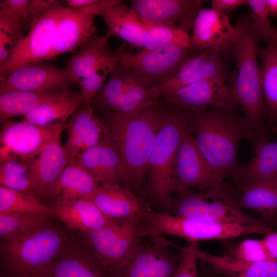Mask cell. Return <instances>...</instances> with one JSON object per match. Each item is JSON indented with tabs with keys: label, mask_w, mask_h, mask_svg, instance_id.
Wrapping results in <instances>:
<instances>
[{
	"label": "cell",
	"mask_w": 277,
	"mask_h": 277,
	"mask_svg": "<svg viewBox=\"0 0 277 277\" xmlns=\"http://www.w3.org/2000/svg\"><path fill=\"white\" fill-rule=\"evenodd\" d=\"M167 110L155 101L133 115L102 111L100 118L105 137L122 160L128 173L127 188L138 190L148 173L149 161L157 133Z\"/></svg>",
	"instance_id": "obj_1"
},
{
	"label": "cell",
	"mask_w": 277,
	"mask_h": 277,
	"mask_svg": "<svg viewBox=\"0 0 277 277\" xmlns=\"http://www.w3.org/2000/svg\"><path fill=\"white\" fill-rule=\"evenodd\" d=\"M188 125L200 151L220 183L236 167L240 141L251 143L254 131L245 118L232 108H209L188 113Z\"/></svg>",
	"instance_id": "obj_2"
},
{
	"label": "cell",
	"mask_w": 277,
	"mask_h": 277,
	"mask_svg": "<svg viewBox=\"0 0 277 277\" xmlns=\"http://www.w3.org/2000/svg\"><path fill=\"white\" fill-rule=\"evenodd\" d=\"M236 26L239 36L230 51L236 60L238 69L232 86L235 98L236 104L242 106L245 119L253 130L256 132L265 131L264 124L267 114L258 61L261 39L250 15L239 18Z\"/></svg>",
	"instance_id": "obj_3"
},
{
	"label": "cell",
	"mask_w": 277,
	"mask_h": 277,
	"mask_svg": "<svg viewBox=\"0 0 277 277\" xmlns=\"http://www.w3.org/2000/svg\"><path fill=\"white\" fill-rule=\"evenodd\" d=\"M188 115L180 109L167 110L152 150L144 193L146 201L159 212L170 213L175 191L177 152L188 126Z\"/></svg>",
	"instance_id": "obj_4"
},
{
	"label": "cell",
	"mask_w": 277,
	"mask_h": 277,
	"mask_svg": "<svg viewBox=\"0 0 277 277\" xmlns=\"http://www.w3.org/2000/svg\"><path fill=\"white\" fill-rule=\"evenodd\" d=\"M68 232L51 222L1 241V277H39L63 251Z\"/></svg>",
	"instance_id": "obj_5"
},
{
	"label": "cell",
	"mask_w": 277,
	"mask_h": 277,
	"mask_svg": "<svg viewBox=\"0 0 277 277\" xmlns=\"http://www.w3.org/2000/svg\"><path fill=\"white\" fill-rule=\"evenodd\" d=\"M271 226H247L194 217H181L151 210L144 221L145 237L170 235L188 241L226 240L250 234H266Z\"/></svg>",
	"instance_id": "obj_6"
},
{
	"label": "cell",
	"mask_w": 277,
	"mask_h": 277,
	"mask_svg": "<svg viewBox=\"0 0 277 277\" xmlns=\"http://www.w3.org/2000/svg\"><path fill=\"white\" fill-rule=\"evenodd\" d=\"M175 193L169 214L247 226H271L262 218L250 215L241 209L223 183L199 192L187 189Z\"/></svg>",
	"instance_id": "obj_7"
},
{
	"label": "cell",
	"mask_w": 277,
	"mask_h": 277,
	"mask_svg": "<svg viewBox=\"0 0 277 277\" xmlns=\"http://www.w3.org/2000/svg\"><path fill=\"white\" fill-rule=\"evenodd\" d=\"M143 224L142 221L113 219L104 226L77 232L110 272L134 253L144 238Z\"/></svg>",
	"instance_id": "obj_8"
},
{
	"label": "cell",
	"mask_w": 277,
	"mask_h": 277,
	"mask_svg": "<svg viewBox=\"0 0 277 277\" xmlns=\"http://www.w3.org/2000/svg\"><path fill=\"white\" fill-rule=\"evenodd\" d=\"M65 7L60 1H55L30 23L28 33L14 47L6 65L0 70V76L24 66L47 61Z\"/></svg>",
	"instance_id": "obj_9"
},
{
	"label": "cell",
	"mask_w": 277,
	"mask_h": 277,
	"mask_svg": "<svg viewBox=\"0 0 277 277\" xmlns=\"http://www.w3.org/2000/svg\"><path fill=\"white\" fill-rule=\"evenodd\" d=\"M63 123L46 126L9 120L0 133V162L12 159L27 163L64 130Z\"/></svg>",
	"instance_id": "obj_10"
},
{
	"label": "cell",
	"mask_w": 277,
	"mask_h": 277,
	"mask_svg": "<svg viewBox=\"0 0 277 277\" xmlns=\"http://www.w3.org/2000/svg\"><path fill=\"white\" fill-rule=\"evenodd\" d=\"M190 49L168 45L131 53L125 51L123 45L117 50L118 63L152 86L174 74L190 57Z\"/></svg>",
	"instance_id": "obj_11"
},
{
	"label": "cell",
	"mask_w": 277,
	"mask_h": 277,
	"mask_svg": "<svg viewBox=\"0 0 277 277\" xmlns=\"http://www.w3.org/2000/svg\"><path fill=\"white\" fill-rule=\"evenodd\" d=\"M39 277H112L78 232H68L60 255Z\"/></svg>",
	"instance_id": "obj_12"
},
{
	"label": "cell",
	"mask_w": 277,
	"mask_h": 277,
	"mask_svg": "<svg viewBox=\"0 0 277 277\" xmlns=\"http://www.w3.org/2000/svg\"><path fill=\"white\" fill-rule=\"evenodd\" d=\"M163 96L167 103L189 113L209 108H232L236 104L233 87L225 77L205 79Z\"/></svg>",
	"instance_id": "obj_13"
},
{
	"label": "cell",
	"mask_w": 277,
	"mask_h": 277,
	"mask_svg": "<svg viewBox=\"0 0 277 277\" xmlns=\"http://www.w3.org/2000/svg\"><path fill=\"white\" fill-rule=\"evenodd\" d=\"M73 84L65 67L59 68L42 61L24 66L0 76V93L10 90L69 91Z\"/></svg>",
	"instance_id": "obj_14"
},
{
	"label": "cell",
	"mask_w": 277,
	"mask_h": 277,
	"mask_svg": "<svg viewBox=\"0 0 277 277\" xmlns=\"http://www.w3.org/2000/svg\"><path fill=\"white\" fill-rule=\"evenodd\" d=\"M220 183L197 147L188 125L177 152L174 191L192 187L203 191Z\"/></svg>",
	"instance_id": "obj_15"
},
{
	"label": "cell",
	"mask_w": 277,
	"mask_h": 277,
	"mask_svg": "<svg viewBox=\"0 0 277 277\" xmlns=\"http://www.w3.org/2000/svg\"><path fill=\"white\" fill-rule=\"evenodd\" d=\"M192 47L220 54L230 51L238 36L239 28L233 27L225 13L212 8L200 9L192 26Z\"/></svg>",
	"instance_id": "obj_16"
},
{
	"label": "cell",
	"mask_w": 277,
	"mask_h": 277,
	"mask_svg": "<svg viewBox=\"0 0 277 277\" xmlns=\"http://www.w3.org/2000/svg\"><path fill=\"white\" fill-rule=\"evenodd\" d=\"M97 15L93 9H75L65 6L47 61L54 60L63 53L74 52L95 37L94 18Z\"/></svg>",
	"instance_id": "obj_17"
},
{
	"label": "cell",
	"mask_w": 277,
	"mask_h": 277,
	"mask_svg": "<svg viewBox=\"0 0 277 277\" xmlns=\"http://www.w3.org/2000/svg\"><path fill=\"white\" fill-rule=\"evenodd\" d=\"M212 77H225L220 54L204 51L190 56L171 76L160 83L151 86L152 98L172 93L195 82Z\"/></svg>",
	"instance_id": "obj_18"
},
{
	"label": "cell",
	"mask_w": 277,
	"mask_h": 277,
	"mask_svg": "<svg viewBox=\"0 0 277 277\" xmlns=\"http://www.w3.org/2000/svg\"><path fill=\"white\" fill-rule=\"evenodd\" d=\"M92 201L108 217L144 221L152 206L127 187L102 184Z\"/></svg>",
	"instance_id": "obj_19"
},
{
	"label": "cell",
	"mask_w": 277,
	"mask_h": 277,
	"mask_svg": "<svg viewBox=\"0 0 277 277\" xmlns=\"http://www.w3.org/2000/svg\"><path fill=\"white\" fill-rule=\"evenodd\" d=\"M202 3L197 0H134L131 8L143 20L174 24L188 33Z\"/></svg>",
	"instance_id": "obj_20"
},
{
	"label": "cell",
	"mask_w": 277,
	"mask_h": 277,
	"mask_svg": "<svg viewBox=\"0 0 277 277\" xmlns=\"http://www.w3.org/2000/svg\"><path fill=\"white\" fill-rule=\"evenodd\" d=\"M74 162L86 169L102 184L127 183L128 173L118 152L105 137L85 150Z\"/></svg>",
	"instance_id": "obj_21"
},
{
	"label": "cell",
	"mask_w": 277,
	"mask_h": 277,
	"mask_svg": "<svg viewBox=\"0 0 277 277\" xmlns=\"http://www.w3.org/2000/svg\"><path fill=\"white\" fill-rule=\"evenodd\" d=\"M60 138L58 135L28 163L34 195L44 203L49 189L70 161Z\"/></svg>",
	"instance_id": "obj_22"
},
{
	"label": "cell",
	"mask_w": 277,
	"mask_h": 277,
	"mask_svg": "<svg viewBox=\"0 0 277 277\" xmlns=\"http://www.w3.org/2000/svg\"><path fill=\"white\" fill-rule=\"evenodd\" d=\"M67 137L63 145L69 160L75 159L105 136V130L100 117L91 107L80 106L64 125Z\"/></svg>",
	"instance_id": "obj_23"
},
{
	"label": "cell",
	"mask_w": 277,
	"mask_h": 277,
	"mask_svg": "<svg viewBox=\"0 0 277 277\" xmlns=\"http://www.w3.org/2000/svg\"><path fill=\"white\" fill-rule=\"evenodd\" d=\"M107 34L94 37L68 59L65 67L74 83L80 84L86 78L99 69L118 63L117 50L109 47Z\"/></svg>",
	"instance_id": "obj_24"
},
{
	"label": "cell",
	"mask_w": 277,
	"mask_h": 277,
	"mask_svg": "<svg viewBox=\"0 0 277 277\" xmlns=\"http://www.w3.org/2000/svg\"><path fill=\"white\" fill-rule=\"evenodd\" d=\"M251 143L254 151L250 161L232 172L239 187L277 178V142H270L267 132H261Z\"/></svg>",
	"instance_id": "obj_25"
},
{
	"label": "cell",
	"mask_w": 277,
	"mask_h": 277,
	"mask_svg": "<svg viewBox=\"0 0 277 277\" xmlns=\"http://www.w3.org/2000/svg\"><path fill=\"white\" fill-rule=\"evenodd\" d=\"M101 184L86 169L69 161L49 189L45 202L53 204L66 200L92 201Z\"/></svg>",
	"instance_id": "obj_26"
},
{
	"label": "cell",
	"mask_w": 277,
	"mask_h": 277,
	"mask_svg": "<svg viewBox=\"0 0 277 277\" xmlns=\"http://www.w3.org/2000/svg\"><path fill=\"white\" fill-rule=\"evenodd\" d=\"M52 207L54 216L69 228L78 232H85L104 226L113 219L106 216L90 200H66L57 201Z\"/></svg>",
	"instance_id": "obj_27"
},
{
	"label": "cell",
	"mask_w": 277,
	"mask_h": 277,
	"mask_svg": "<svg viewBox=\"0 0 277 277\" xmlns=\"http://www.w3.org/2000/svg\"><path fill=\"white\" fill-rule=\"evenodd\" d=\"M110 37L115 36L131 45L143 48L146 35L144 24L138 15L122 1L108 7L100 15Z\"/></svg>",
	"instance_id": "obj_28"
},
{
	"label": "cell",
	"mask_w": 277,
	"mask_h": 277,
	"mask_svg": "<svg viewBox=\"0 0 277 277\" xmlns=\"http://www.w3.org/2000/svg\"><path fill=\"white\" fill-rule=\"evenodd\" d=\"M66 91L34 92L10 90L0 93V120L4 122L11 118L24 116L40 105L62 98Z\"/></svg>",
	"instance_id": "obj_29"
},
{
	"label": "cell",
	"mask_w": 277,
	"mask_h": 277,
	"mask_svg": "<svg viewBox=\"0 0 277 277\" xmlns=\"http://www.w3.org/2000/svg\"><path fill=\"white\" fill-rule=\"evenodd\" d=\"M239 188L241 196L235 199L241 209L254 210L268 222L277 215V178Z\"/></svg>",
	"instance_id": "obj_30"
},
{
	"label": "cell",
	"mask_w": 277,
	"mask_h": 277,
	"mask_svg": "<svg viewBox=\"0 0 277 277\" xmlns=\"http://www.w3.org/2000/svg\"><path fill=\"white\" fill-rule=\"evenodd\" d=\"M260 80L270 125L277 122V41L272 36L260 51Z\"/></svg>",
	"instance_id": "obj_31"
},
{
	"label": "cell",
	"mask_w": 277,
	"mask_h": 277,
	"mask_svg": "<svg viewBox=\"0 0 277 277\" xmlns=\"http://www.w3.org/2000/svg\"><path fill=\"white\" fill-rule=\"evenodd\" d=\"M83 102L82 91L43 103L24 116L23 121L46 126L65 123Z\"/></svg>",
	"instance_id": "obj_32"
},
{
	"label": "cell",
	"mask_w": 277,
	"mask_h": 277,
	"mask_svg": "<svg viewBox=\"0 0 277 277\" xmlns=\"http://www.w3.org/2000/svg\"><path fill=\"white\" fill-rule=\"evenodd\" d=\"M208 263L217 272L226 277H277V261L243 263L224 256L211 255Z\"/></svg>",
	"instance_id": "obj_33"
},
{
	"label": "cell",
	"mask_w": 277,
	"mask_h": 277,
	"mask_svg": "<svg viewBox=\"0 0 277 277\" xmlns=\"http://www.w3.org/2000/svg\"><path fill=\"white\" fill-rule=\"evenodd\" d=\"M142 20L146 29L144 50H150L168 45L192 48L191 37L188 33L179 26L172 24Z\"/></svg>",
	"instance_id": "obj_34"
},
{
	"label": "cell",
	"mask_w": 277,
	"mask_h": 277,
	"mask_svg": "<svg viewBox=\"0 0 277 277\" xmlns=\"http://www.w3.org/2000/svg\"><path fill=\"white\" fill-rule=\"evenodd\" d=\"M52 216L34 213H0L1 241L15 239L49 223Z\"/></svg>",
	"instance_id": "obj_35"
},
{
	"label": "cell",
	"mask_w": 277,
	"mask_h": 277,
	"mask_svg": "<svg viewBox=\"0 0 277 277\" xmlns=\"http://www.w3.org/2000/svg\"><path fill=\"white\" fill-rule=\"evenodd\" d=\"M151 86L141 77L129 71L124 91L115 111L133 115L142 111L156 100L150 95Z\"/></svg>",
	"instance_id": "obj_36"
},
{
	"label": "cell",
	"mask_w": 277,
	"mask_h": 277,
	"mask_svg": "<svg viewBox=\"0 0 277 277\" xmlns=\"http://www.w3.org/2000/svg\"><path fill=\"white\" fill-rule=\"evenodd\" d=\"M16 212L54 216L52 207L44 203L35 195L0 186V213Z\"/></svg>",
	"instance_id": "obj_37"
},
{
	"label": "cell",
	"mask_w": 277,
	"mask_h": 277,
	"mask_svg": "<svg viewBox=\"0 0 277 277\" xmlns=\"http://www.w3.org/2000/svg\"><path fill=\"white\" fill-rule=\"evenodd\" d=\"M129 71L119 63L109 79L94 97L91 107L102 111H115L123 95Z\"/></svg>",
	"instance_id": "obj_38"
},
{
	"label": "cell",
	"mask_w": 277,
	"mask_h": 277,
	"mask_svg": "<svg viewBox=\"0 0 277 277\" xmlns=\"http://www.w3.org/2000/svg\"><path fill=\"white\" fill-rule=\"evenodd\" d=\"M0 184L6 188L34 195L28 164L24 161L12 159L1 162Z\"/></svg>",
	"instance_id": "obj_39"
},
{
	"label": "cell",
	"mask_w": 277,
	"mask_h": 277,
	"mask_svg": "<svg viewBox=\"0 0 277 277\" xmlns=\"http://www.w3.org/2000/svg\"><path fill=\"white\" fill-rule=\"evenodd\" d=\"M21 23L0 12V70L5 66L14 47L24 36Z\"/></svg>",
	"instance_id": "obj_40"
},
{
	"label": "cell",
	"mask_w": 277,
	"mask_h": 277,
	"mask_svg": "<svg viewBox=\"0 0 277 277\" xmlns=\"http://www.w3.org/2000/svg\"><path fill=\"white\" fill-rule=\"evenodd\" d=\"M223 255L229 260L246 264L271 260L262 240H244L228 254Z\"/></svg>",
	"instance_id": "obj_41"
},
{
	"label": "cell",
	"mask_w": 277,
	"mask_h": 277,
	"mask_svg": "<svg viewBox=\"0 0 277 277\" xmlns=\"http://www.w3.org/2000/svg\"><path fill=\"white\" fill-rule=\"evenodd\" d=\"M168 246L171 245H165L162 247L150 265L147 277H174L179 255L168 250Z\"/></svg>",
	"instance_id": "obj_42"
},
{
	"label": "cell",
	"mask_w": 277,
	"mask_h": 277,
	"mask_svg": "<svg viewBox=\"0 0 277 277\" xmlns=\"http://www.w3.org/2000/svg\"><path fill=\"white\" fill-rule=\"evenodd\" d=\"M251 10L250 17L261 40L266 42L271 37L272 27L269 18L266 0H247Z\"/></svg>",
	"instance_id": "obj_43"
},
{
	"label": "cell",
	"mask_w": 277,
	"mask_h": 277,
	"mask_svg": "<svg viewBox=\"0 0 277 277\" xmlns=\"http://www.w3.org/2000/svg\"><path fill=\"white\" fill-rule=\"evenodd\" d=\"M198 242H191L183 247L179 254V261L174 277H199L197 270Z\"/></svg>",
	"instance_id": "obj_44"
},
{
	"label": "cell",
	"mask_w": 277,
	"mask_h": 277,
	"mask_svg": "<svg viewBox=\"0 0 277 277\" xmlns=\"http://www.w3.org/2000/svg\"><path fill=\"white\" fill-rule=\"evenodd\" d=\"M28 0H4L0 1V12L14 19L28 23Z\"/></svg>",
	"instance_id": "obj_45"
},
{
	"label": "cell",
	"mask_w": 277,
	"mask_h": 277,
	"mask_svg": "<svg viewBox=\"0 0 277 277\" xmlns=\"http://www.w3.org/2000/svg\"><path fill=\"white\" fill-rule=\"evenodd\" d=\"M55 2V0L29 1L27 10L28 24L46 11Z\"/></svg>",
	"instance_id": "obj_46"
},
{
	"label": "cell",
	"mask_w": 277,
	"mask_h": 277,
	"mask_svg": "<svg viewBox=\"0 0 277 277\" xmlns=\"http://www.w3.org/2000/svg\"><path fill=\"white\" fill-rule=\"evenodd\" d=\"M247 3V0H212L211 8L224 13L229 12Z\"/></svg>",
	"instance_id": "obj_47"
},
{
	"label": "cell",
	"mask_w": 277,
	"mask_h": 277,
	"mask_svg": "<svg viewBox=\"0 0 277 277\" xmlns=\"http://www.w3.org/2000/svg\"><path fill=\"white\" fill-rule=\"evenodd\" d=\"M262 239L267 252L272 260L277 261V232H268Z\"/></svg>",
	"instance_id": "obj_48"
},
{
	"label": "cell",
	"mask_w": 277,
	"mask_h": 277,
	"mask_svg": "<svg viewBox=\"0 0 277 277\" xmlns=\"http://www.w3.org/2000/svg\"><path fill=\"white\" fill-rule=\"evenodd\" d=\"M269 14L275 16L277 15V0H266Z\"/></svg>",
	"instance_id": "obj_49"
},
{
	"label": "cell",
	"mask_w": 277,
	"mask_h": 277,
	"mask_svg": "<svg viewBox=\"0 0 277 277\" xmlns=\"http://www.w3.org/2000/svg\"><path fill=\"white\" fill-rule=\"evenodd\" d=\"M271 36L277 41V29L273 27L271 31Z\"/></svg>",
	"instance_id": "obj_50"
}]
</instances>
